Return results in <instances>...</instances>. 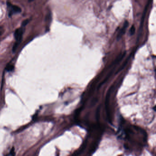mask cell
I'll return each instance as SVG.
<instances>
[{
    "instance_id": "6da1fadb",
    "label": "cell",
    "mask_w": 156,
    "mask_h": 156,
    "mask_svg": "<svg viewBox=\"0 0 156 156\" xmlns=\"http://www.w3.org/2000/svg\"><path fill=\"white\" fill-rule=\"evenodd\" d=\"M7 6L9 9V15H12L13 13H20L21 12V9L16 5H12L9 2H7Z\"/></svg>"
},
{
    "instance_id": "7a4b0ae2",
    "label": "cell",
    "mask_w": 156,
    "mask_h": 156,
    "mask_svg": "<svg viewBox=\"0 0 156 156\" xmlns=\"http://www.w3.org/2000/svg\"><path fill=\"white\" fill-rule=\"evenodd\" d=\"M23 33V29L21 28L17 29L15 30V32H14V36L15 40H16V42L20 44V42L21 41Z\"/></svg>"
},
{
    "instance_id": "3957f363",
    "label": "cell",
    "mask_w": 156,
    "mask_h": 156,
    "mask_svg": "<svg viewBox=\"0 0 156 156\" xmlns=\"http://www.w3.org/2000/svg\"><path fill=\"white\" fill-rule=\"evenodd\" d=\"M128 21H126L125 22V23H124V26H123V28H122V29H121V30H120L119 33L118 35V41L119 40V39L121 38L122 35H124L125 32H126V28H127L128 26Z\"/></svg>"
},
{
    "instance_id": "277c9868",
    "label": "cell",
    "mask_w": 156,
    "mask_h": 156,
    "mask_svg": "<svg viewBox=\"0 0 156 156\" xmlns=\"http://www.w3.org/2000/svg\"><path fill=\"white\" fill-rule=\"evenodd\" d=\"M13 69H14V66L12 65H8L6 67V70L8 72H11V71H13Z\"/></svg>"
},
{
    "instance_id": "5b68a950",
    "label": "cell",
    "mask_w": 156,
    "mask_h": 156,
    "mask_svg": "<svg viewBox=\"0 0 156 156\" xmlns=\"http://www.w3.org/2000/svg\"><path fill=\"white\" fill-rule=\"evenodd\" d=\"M135 27H134V25H132V27H131V29H130V35H132L134 34L135 33Z\"/></svg>"
},
{
    "instance_id": "8992f818",
    "label": "cell",
    "mask_w": 156,
    "mask_h": 156,
    "mask_svg": "<svg viewBox=\"0 0 156 156\" xmlns=\"http://www.w3.org/2000/svg\"><path fill=\"white\" fill-rule=\"evenodd\" d=\"M29 23V20H25L23 21V22L22 24V26H23V27H24V26H26V25H27V24H28Z\"/></svg>"
}]
</instances>
